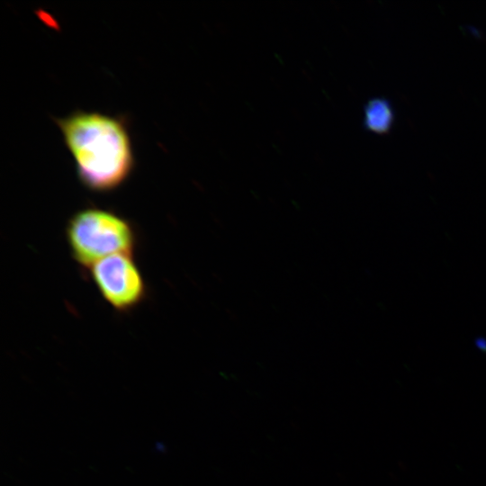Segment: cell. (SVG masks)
I'll return each instance as SVG.
<instances>
[{"instance_id":"obj_1","label":"cell","mask_w":486,"mask_h":486,"mask_svg":"<svg viewBox=\"0 0 486 486\" xmlns=\"http://www.w3.org/2000/svg\"><path fill=\"white\" fill-rule=\"evenodd\" d=\"M81 184L107 193L121 186L133 168L130 138L122 120L99 112H75L57 121Z\"/></svg>"},{"instance_id":"obj_4","label":"cell","mask_w":486,"mask_h":486,"mask_svg":"<svg viewBox=\"0 0 486 486\" xmlns=\"http://www.w3.org/2000/svg\"><path fill=\"white\" fill-rule=\"evenodd\" d=\"M395 122V111L390 100L374 97L364 107V125L366 130L377 134L391 131Z\"/></svg>"},{"instance_id":"obj_2","label":"cell","mask_w":486,"mask_h":486,"mask_svg":"<svg viewBox=\"0 0 486 486\" xmlns=\"http://www.w3.org/2000/svg\"><path fill=\"white\" fill-rule=\"evenodd\" d=\"M65 234L72 258L85 271L108 256L133 254L137 245V232L129 220L96 207L75 212Z\"/></svg>"},{"instance_id":"obj_5","label":"cell","mask_w":486,"mask_h":486,"mask_svg":"<svg viewBox=\"0 0 486 486\" xmlns=\"http://www.w3.org/2000/svg\"><path fill=\"white\" fill-rule=\"evenodd\" d=\"M156 449L158 451V452H162V453H165L166 452V446L164 444H162L161 442H158L156 444Z\"/></svg>"},{"instance_id":"obj_3","label":"cell","mask_w":486,"mask_h":486,"mask_svg":"<svg viewBox=\"0 0 486 486\" xmlns=\"http://www.w3.org/2000/svg\"><path fill=\"white\" fill-rule=\"evenodd\" d=\"M87 272L101 296L117 312H129L147 296V284L133 254L108 256Z\"/></svg>"}]
</instances>
